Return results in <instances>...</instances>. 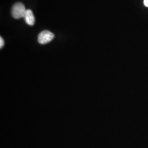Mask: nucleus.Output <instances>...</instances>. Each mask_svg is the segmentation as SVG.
I'll return each instance as SVG.
<instances>
[{
	"label": "nucleus",
	"mask_w": 148,
	"mask_h": 148,
	"mask_svg": "<svg viewBox=\"0 0 148 148\" xmlns=\"http://www.w3.org/2000/svg\"><path fill=\"white\" fill-rule=\"evenodd\" d=\"M27 10L22 3L18 2L14 4L12 10V15L16 19L24 18Z\"/></svg>",
	"instance_id": "1"
},
{
	"label": "nucleus",
	"mask_w": 148,
	"mask_h": 148,
	"mask_svg": "<svg viewBox=\"0 0 148 148\" xmlns=\"http://www.w3.org/2000/svg\"><path fill=\"white\" fill-rule=\"evenodd\" d=\"M54 37V35L48 30H44L40 33L38 36V42L44 45L51 42Z\"/></svg>",
	"instance_id": "2"
},
{
	"label": "nucleus",
	"mask_w": 148,
	"mask_h": 148,
	"mask_svg": "<svg viewBox=\"0 0 148 148\" xmlns=\"http://www.w3.org/2000/svg\"><path fill=\"white\" fill-rule=\"evenodd\" d=\"M24 18L27 24L30 26H32L35 24V18L33 12L31 10H27Z\"/></svg>",
	"instance_id": "3"
},
{
	"label": "nucleus",
	"mask_w": 148,
	"mask_h": 148,
	"mask_svg": "<svg viewBox=\"0 0 148 148\" xmlns=\"http://www.w3.org/2000/svg\"><path fill=\"white\" fill-rule=\"evenodd\" d=\"M4 44H5V42H4L3 39L2 38V37H0V47L1 48L3 47V46H4Z\"/></svg>",
	"instance_id": "4"
},
{
	"label": "nucleus",
	"mask_w": 148,
	"mask_h": 148,
	"mask_svg": "<svg viewBox=\"0 0 148 148\" xmlns=\"http://www.w3.org/2000/svg\"><path fill=\"white\" fill-rule=\"evenodd\" d=\"M144 5L145 7H148V0H144Z\"/></svg>",
	"instance_id": "5"
}]
</instances>
